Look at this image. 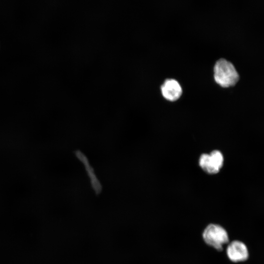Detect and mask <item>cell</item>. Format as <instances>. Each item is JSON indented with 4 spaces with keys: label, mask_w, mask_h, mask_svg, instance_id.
<instances>
[{
    "label": "cell",
    "mask_w": 264,
    "mask_h": 264,
    "mask_svg": "<svg viewBox=\"0 0 264 264\" xmlns=\"http://www.w3.org/2000/svg\"><path fill=\"white\" fill-rule=\"evenodd\" d=\"M163 96L170 101H175L181 96L182 88L179 83L174 79H167L161 86Z\"/></svg>",
    "instance_id": "obj_4"
},
{
    "label": "cell",
    "mask_w": 264,
    "mask_h": 264,
    "mask_svg": "<svg viewBox=\"0 0 264 264\" xmlns=\"http://www.w3.org/2000/svg\"><path fill=\"white\" fill-rule=\"evenodd\" d=\"M199 165L204 171L210 174L218 173L222 168L210 154H203L200 155Z\"/></svg>",
    "instance_id": "obj_6"
},
{
    "label": "cell",
    "mask_w": 264,
    "mask_h": 264,
    "mask_svg": "<svg viewBox=\"0 0 264 264\" xmlns=\"http://www.w3.org/2000/svg\"><path fill=\"white\" fill-rule=\"evenodd\" d=\"M226 254L228 259L234 263L245 261L249 257L246 245L239 241H233L228 244Z\"/></svg>",
    "instance_id": "obj_3"
},
{
    "label": "cell",
    "mask_w": 264,
    "mask_h": 264,
    "mask_svg": "<svg viewBox=\"0 0 264 264\" xmlns=\"http://www.w3.org/2000/svg\"><path fill=\"white\" fill-rule=\"evenodd\" d=\"M75 154L78 159L83 163L93 190L97 193H100L102 190V185L87 157L79 151H77Z\"/></svg>",
    "instance_id": "obj_5"
},
{
    "label": "cell",
    "mask_w": 264,
    "mask_h": 264,
    "mask_svg": "<svg viewBox=\"0 0 264 264\" xmlns=\"http://www.w3.org/2000/svg\"><path fill=\"white\" fill-rule=\"evenodd\" d=\"M214 77L216 82L224 88L235 85L239 79L234 65L223 58L216 62L214 67Z\"/></svg>",
    "instance_id": "obj_1"
},
{
    "label": "cell",
    "mask_w": 264,
    "mask_h": 264,
    "mask_svg": "<svg viewBox=\"0 0 264 264\" xmlns=\"http://www.w3.org/2000/svg\"><path fill=\"white\" fill-rule=\"evenodd\" d=\"M202 236L207 245L219 251H222L224 245L229 242L226 230L219 224H209L204 229Z\"/></svg>",
    "instance_id": "obj_2"
}]
</instances>
